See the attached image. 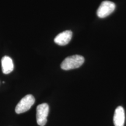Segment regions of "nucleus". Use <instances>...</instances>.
Wrapping results in <instances>:
<instances>
[{"instance_id": "f257e3e1", "label": "nucleus", "mask_w": 126, "mask_h": 126, "mask_svg": "<svg viewBox=\"0 0 126 126\" xmlns=\"http://www.w3.org/2000/svg\"><path fill=\"white\" fill-rule=\"evenodd\" d=\"M85 61L83 56L74 55L65 58L61 64V68L64 70H70L78 68L82 65Z\"/></svg>"}, {"instance_id": "f03ea898", "label": "nucleus", "mask_w": 126, "mask_h": 126, "mask_svg": "<svg viewBox=\"0 0 126 126\" xmlns=\"http://www.w3.org/2000/svg\"><path fill=\"white\" fill-rule=\"evenodd\" d=\"M35 102V99L32 94H27L23 97L15 108V112L20 114L29 110Z\"/></svg>"}, {"instance_id": "7ed1b4c3", "label": "nucleus", "mask_w": 126, "mask_h": 126, "mask_svg": "<svg viewBox=\"0 0 126 126\" xmlns=\"http://www.w3.org/2000/svg\"><path fill=\"white\" fill-rule=\"evenodd\" d=\"M49 111V106L47 103H42L36 109V121L40 126H45L47 123V117Z\"/></svg>"}, {"instance_id": "20e7f679", "label": "nucleus", "mask_w": 126, "mask_h": 126, "mask_svg": "<svg viewBox=\"0 0 126 126\" xmlns=\"http://www.w3.org/2000/svg\"><path fill=\"white\" fill-rule=\"evenodd\" d=\"M116 8L114 2L109 1H105L101 3L97 11V15L100 18H104L112 14Z\"/></svg>"}, {"instance_id": "39448f33", "label": "nucleus", "mask_w": 126, "mask_h": 126, "mask_svg": "<svg viewBox=\"0 0 126 126\" xmlns=\"http://www.w3.org/2000/svg\"><path fill=\"white\" fill-rule=\"evenodd\" d=\"M72 36V32L71 31H64L55 37L54 42L60 46L67 45L71 40Z\"/></svg>"}, {"instance_id": "423d86ee", "label": "nucleus", "mask_w": 126, "mask_h": 126, "mask_svg": "<svg viewBox=\"0 0 126 126\" xmlns=\"http://www.w3.org/2000/svg\"><path fill=\"white\" fill-rule=\"evenodd\" d=\"M125 122V113L122 106H119L115 110L113 123L115 126H124Z\"/></svg>"}, {"instance_id": "0eeeda50", "label": "nucleus", "mask_w": 126, "mask_h": 126, "mask_svg": "<svg viewBox=\"0 0 126 126\" xmlns=\"http://www.w3.org/2000/svg\"><path fill=\"white\" fill-rule=\"evenodd\" d=\"M1 65L3 73L8 74L14 70V63L11 58L8 56L3 57L1 60Z\"/></svg>"}]
</instances>
